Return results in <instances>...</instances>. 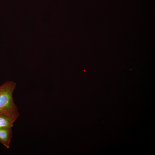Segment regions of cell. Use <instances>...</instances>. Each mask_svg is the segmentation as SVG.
<instances>
[{"label": "cell", "instance_id": "cell-1", "mask_svg": "<svg viewBox=\"0 0 155 155\" xmlns=\"http://www.w3.org/2000/svg\"><path fill=\"white\" fill-rule=\"evenodd\" d=\"M16 83L7 81L0 86V114L17 119L20 115L18 107L12 97Z\"/></svg>", "mask_w": 155, "mask_h": 155}, {"label": "cell", "instance_id": "cell-2", "mask_svg": "<svg viewBox=\"0 0 155 155\" xmlns=\"http://www.w3.org/2000/svg\"><path fill=\"white\" fill-rule=\"evenodd\" d=\"M12 136V130L11 128H0V143L9 148Z\"/></svg>", "mask_w": 155, "mask_h": 155}, {"label": "cell", "instance_id": "cell-3", "mask_svg": "<svg viewBox=\"0 0 155 155\" xmlns=\"http://www.w3.org/2000/svg\"><path fill=\"white\" fill-rule=\"evenodd\" d=\"M17 119L6 115L0 114V128H12Z\"/></svg>", "mask_w": 155, "mask_h": 155}]
</instances>
